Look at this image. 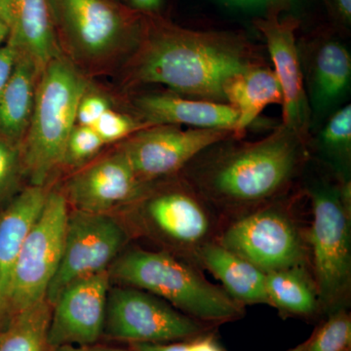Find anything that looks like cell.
I'll return each instance as SVG.
<instances>
[{
	"mask_svg": "<svg viewBox=\"0 0 351 351\" xmlns=\"http://www.w3.org/2000/svg\"><path fill=\"white\" fill-rule=\"evenodd\" d=\"M134 64V78L197 100L225 101L228 78L251 66L237 38L182 29L156 21L147 25Z\"/></svg>",
	"mask_w": 351,
	"mask_h": 351,
	"instance_id": "obj_1",
	"label": "cell"
},
{
	"mask_svg": "<svg viewBox=\"0 0 351 351\" xmlns=\"http://www.w3.org/2000/svg\"><path fill=\"white\" fill-rule=\"evenodd\" d=\"M302 159V138L282 125L269 137L226 152L205 166L198 172V193L226 223L274 202L292 182Z\"/></svg>",
	"mask_w": 351,
	"mask_h": 351,
	"instance_id": "obj_2",
	"label": "cell"
},
{
	"mask_svg": "<svg viewBox=\"0 0 351 351\" xmlns=\"http://www.w3.org/2000/svg\"><path fill=\"white\" fill-rule=\"evenodd\" d=\"M110 277L167 302L193 319L219 327L243 318L246 309L203 270L168 251L132 249L112 263Z\"/></svg>",
	"mask_w": 351,
	"mask_h": 351,
	"instance_id": "obj_3",
	"label": "cell"
},
{
	"mask_svg": "<svg viewBox=\"0 0 351 351\" xmlns=\"http://www.w3.org/2000/svg\"><path fill=\"white\" fill-rule=\"evenodd\" d=\"M87 89L86 80L62 55L41 71L21 157L32 186H43L62 165L64 147L76 125L78 104Z\"/></svg>",
	"mask_w": 351,
	"mask_h": 351,
	"instance_id": "obj_4",
	"label": "cell"
},
{
	"mask_svg": "<svg viewBox=\"0 0 351 351\" xmlns=\"http://www.w3.org/2000/svg\"><path fill=\"white\" fill-rule=\"evenodd\" d=\"M313 221L307 228L309 265L323 317L348 308L351 297L350 184H313L307 191Z\"/></svg>",
	"mask_w": 351,
	"mask_h": 351,
	"instance_id": "obj_5",
	"label": "cell"
},
{
	"mask_svg": "<svg viewBox=\"0 0 351 351\" xmlns=\"http://www.w3.org/2000/svg\"><path fill=\"white\" fill-rule=\"evenodd\" d=\"M218 242L265 274L309 265L307 228L290 207L274 201L226 221Z\"/></svg>",
	"mask_w": 351,
	"mask_h": 351,
	"instance_id": "obj_6",
	"label": "cell"
},
{
	"mask_svg": "<svg viewBox=\"0 0 351 351\" xmlns=\"http://www.w3.org/2000/svg\"><path fill=\"white\" fill-rule=\"evenodd\" d=\"M68 204L62 193H48L14 265L7 295V322L16 313L46 300L63 253Z\"/></svg>",
	"mask_w": 351,
	"mask_h": 351,
	"instance_id": "obj_7",
	"label": "cell"
},
{
	"mask_svg": "<svg viewBox=\"0 0 351 351\" xmlns=\"http://www.w3.org/2000/svg\"><path fill=\"white\" fill-rule=\"evenodd\" d=\"M135 202L140 203L138 213L145 230L169 245L171 253L196 265L201 248L218 240L225 223L199 193L188 189L144 193Z\"/></svg>",
	"mask_w": 351,
	"mask_h": 351,
	"instance_id": "obj_8",
	"label": "cell"
},
{
	"mask_svg": "<svg viewBox=\"0 0 351 351\" xmlns=\"http://www.w3.org/2000/svg\"><path fill=\"white\" fill-rule=\"evenodd\" d=\"M218 327L193 319L140 289L110 288L104 336L130 345L182 341Z\"/></svg>",
	"mask_w": 351,
	"mask_h": 351,
	"instance_id": "obj_9",
	"label": "cell"
},
{
	"mask_svg": "<svg viewBox=\"0 0 351 351\" xmlns=\"http://www.w3.org/2000/svg\"><path fill=\"white\" fill-rule=\"evenodd\" d=\"M55 27L71 49L88 62H101L140 34L134 14L110 0H49Z\"/></svg>",
	"mask_w": 351,
	"mask_h": 351,
	"instance_id": "obj_10",
	"label": "cell"
},
{
	"mask_svg": "<svg viewBox=\"0 0 351 351\" xmlns=\"http://www.w3.org/2000/svg\"><path fill=\"white\" fill-rule=\"evenodd\" d=\"M129 240L125 228L108 214H69L61 262L46 293L52 306L71 283L108 270Z\"/></svg>",
	"mask_w": 351,
	"mask_h": 351,
	"instance_id": "obj_11",
	"label": "cell"
},
{
	"mask_svg": "<svg viewBox=\"0 0 351 351\" xmlns=\"http://www.w3.org/2000/svg\"><path fill=\"white\" fill-rule=\"evenodd\" d=\"M232 132L221 129L179 128L156 125L129 137L120 151L145 184L175 174L208 147L226 140Z\"/></svg>",
	"mask_w": 351,
	"mask_h": 351,
	"instance_id": "obj_12",
	"label": "cell"
},
{
	"mask_svg": "<svg viewBox=\"0 0 351 351\" xmlns=\"http://www.w3.org/2000/svg\"><path fill=\"white\" fill-rule=\"evenodd\" d=\"M110 279L106 270L71 283L60 294L51 306L49 350L94 345L104 336Z\"/></svg>",
	"mask_w": 351,
	"mask_h": 351,
	"instance_id": "obj_13",
	"label": "cell"
},
{
	"mask_svg": "<svg viewBox=\"0 0 351 351\" xmlns=\"http://www.w3.org/2000/svg\"><path fill=\"white\" fill-rule=\"evenodd\" d=\"M145 186L119 149L73 176L64 197L77 211L108 214L138 200Z\"/></svg>",
	"mask_w": 351,
	"mask_h": 351,
	"instance_id": "obj_14",
	"label": "cell"
},
{
	"mask_svg": "<svg viewBox=\"0 0 351 351\" xmlns=\"http://www.w3.org/2000/svg\"><path fill=\"white\" fill-rule=\"evenodd\" d=\"M272 7L267 17L257 21V27L267 41L274 73L282 90L283 126L302 138L308 119V106L295 43L297 22L293 18L280 19L279 5Z\"/></svg>",
	"mask_w": 351,
	"mask_h": 351,
	"instance_id": "obj_15",
	"label": "cell"
},
{
	"mask_svg": "<svg viewBox=\"0 0 351 351\" xmlns=\"http://www.w3.org/2000/svg\"><path fill=\"white\" fill-rule=\"evenodd\" d=\"M0 19L8 31L7 41L31 58L40 73L61 55L49 0H0Z\"/></svg>",
	"mask_w": 351,
	"mask_h": 351,
	"instance_id": "obj_16",
	"label": "cell"
},
{
	"mask_svg": "<svg viewBox=\"0 0 351 351\" xmlns=\"http://www.w3.org/2000/svg\"><path fill=\"white\" fill-rule=\"evenodd\" d=\"M138 112L149 125H186L234 131L237 113L221 101L193 100L178 95H147L137 101Z\"/></svg>",
	"mask_w": 351,
	"mask_h": 351,
	"instance_id": "obj_17",
	"label": "cell"
},
{
	"mask_svg": "<svg viewBox=\"0 0 351 351\" xmlns=\"http://www.w3.org/2000/svg\"><path fill=\"white\" fill-rule=\"evenodd\" d=\"M47 195L44 186H29L0 213V329L7 323V295L14 265Z\"/></svg>",
	"mask_w": 351,
	"mask_h": 351,
	"instance_id": "obj_18",
	"label": "cell"
},
{
	"mask_svg": "<svg viewBox=\"0 0 351 351\" xmlns=\"http://www.w3.org/2000/svg\"><path fill=\"white\" fill-rule=\"evenodd\" d=\"M197 265L218 279L226 294L241 306H269L265 288L267 274L234 252L228 250L218 240L201 248L197 255Z\"/></svg>",
	"mask_w": 351,
	"mask_h": 351,
	"instance_id": "obj_19",
	"label": "cell"
},
{
	"mask_svg": "<svg viewBox=\"0 0 351 351\" xmlns=\"http://www.w3.org/2000/svg\"><path fill=\"white\" fill-rule=\"evenodd\" d=\"M269 306L279 315L308 322L323 318L319 294L311 265H300L267 272L265 277Z\"/></svg>",
	"mask_w": 351,
	"mask_h": 351,
	"instance_id": "obj_20",
	"label": "cell"
},
{
	"mask_svg": "<svg viewBox=\"0 0 351 351\" xmlns=\"http://www.w3.org/2000/svg\"><path fill=\"white\" fill-rule=\"evenodd\" d=\"M223 96L237 113L233 134L243 133L270 105L281 104L283 95L274 71L250 66L228 78Z\"/></svg>",
	"mask_w": 351,
	"mask_h": 351,
	"instance_id": "obj_21",
	"label": "cell"
},
{
	"mask_svg": "<svg viewBox=\"0 0 351 351\" xmlns=\"http://www.w3.org/2000/svg\"><path fill=\"white\" fill-rule=\"evenodd\" d=\"M40 73L31 58L20 55L10 80L0 95V135L4 140L17 142L25 137Z\"/></svg>",
	"mask_w": 351,
	"mask_h": 351,
	"instance_id": "obj_22",
	"label": "cell"
},
{
	"mask_svg": "<svg viewBox=\"0 0 351 351\" xmlns=\"http://www.w3.org/2000/svg\"><path fill=\"white\" fill-rule=\"evenodd\" d=\"M51 311L44 300L13 315L0 329V351H49Z\"/></svg>",
	"mask_w": 351,
	"mask_h": 351,
	"instance_id": "obj_23",
	"label": "cell"
},
{
	"mask_svg": "<svg viewBox=\"0 0 351 351\" xmlns=\"http://www.w3.org/2000/svg\"><path fill=\"white\" fill-rule=\"evenodd\" d=\"M314 94L321 106L339 98L350 84L351 58L336 41L323 44L316 54L313 69Z\"/></svg>",
	"mask_w": 351,
	"mask_h": 351,
	"instance_id": "obj_24",
	"label": "cell"
},
{
	"mask_svg": "<svg viewBox=\"0 0 351 351\" xmlns=\"http://www.w3.org/2000/svg\"><path fill=\"white\" fill-rule=\"evenodd\" d=\"M288 351H351V314L341 308L318 321L309 338Z\"/></svg>",
	"mask_w": 351,
	"mask_h": 351,
	"instance_id": "obj_25",
	"label": "cell"
},
{
	"mask_svg": "<svg viewBox=\"0 0 351 351\" xmlns=\"http://www.w3.org/2000/svg\"><path fill=\"white\" fill-rule=\"evenodd\" d=\"M321 144L332 156L348 160L351 147V106L334 113L321 134Z\"/></svg>",
	"mask_w": 351,
	"mask_h": 351,
	"instance_id": "obj_26",
	"label": "cell"
},
{
	"mask_svg": "<svg viewBox=\"0 0 351 351\" xmlns=\"http://www.w3.org/2000/svg\"><path fill=\"white\" fill-rule=\"evenodd\" d=\"M105 145L92 127L75 125L64 147L62 165L80 167L93 158Z\"/></svg>",
	"mask_w": 351,
	"mask_h": 351,
	"instance_id": "obj_27",
	"label": "cell"
},
{
	"mask_svg": "<svg viewBox=\"0 0 351 351\" xmlns=\"http://www.w3.org/2000/svg\"><path fill=\"white\" fill-rule=\"evenodd\" d=\"M147 122H138L124 113L115 112L112 108L101 115L92 128L100 136L106 145L131 137L137 132L149 127Z\"/></svg>",
	"mask_w": 351,
	"mask_h": 351,
	"instance_id": "obj_28",
	"label": "cell"
},
{
	"mask_svg": "<svg viewBox=\"0 0 351 351\" xmlns=\"http://www.w3.org/2000/svg\"><path fill=\"white\" fill-rule=\"evenodd\" d=\"M131 348L136 351H226L219 341L217 330L182 341L164 343H138L132 345Z\"/></svg>",
	"mask_w": 351,
	"mask_h": 351,
	"instance_id": "obj_29",
	"label": "cell"
},
{
	"mask_svg": "<svg viewBox=\"0 0 351 351\" xmlns=\"http://www.w3.org/2000/svg\"><path fill=\"white\" fill-rule=\"evenodd\" d=\"M110 104L104 95L86 90L78 104L76 125L93 127L108 110Z\"/></svg>",
	"mask_w": 351,
	"mask_h": 351,
	"instance_id": "obj_30",
	"label": "cell"
},
{
	"mask_svg": "<svg viewBox=\"0 0 351 351\" xmlns=\"http://www.w3.org/2000/svg\"><path fill=\"white\" fill-rule=\"evenodd\" d=\"M20 156L10 142L0 138V198L10 191L20 167Z\"/></svg>",
	"mask_w": 351,
	"mask_h": 351,
	"instance_id": "obj_31",
	"label": "cell"
},
{
	"mask_svg": "<svg viewBox=\"0 0 351 351\" xmlns=\"http://www.w3.org/2000/svg\"><path fill=\"white\" fill-rule=\"evenodd\" d=\"M20 55V51L7 40L0 47V95L13 75Z\"/></svg>",
	"mask_w": 351,
	"mask_h": 351,
	"instance_id": "obj_32",
	"label": "cell"
},
{
	"mask_svg": "<svg viewBox=\"0 0 351 351\" xmlns=\"http://www.w3.org/2000/svg\"><path fill=\"white\" fill-rule=\"evenodd\" d=\"M49 351H136L131 348V350H124V348H110V346H64L60 348H52Z\"/></svg>",
	"mask_w": 351,
	"mask_h": 351,
	"instance_id": "obj_33",
	"label": "cell"
},
{
	"mask_svg": "<svg viewBox=\"0 0 351 351\" xmlns=\"http://www.w3.org/2000/svg\"><path fill=\"white\" fill-rule=\"evenodd\" d=\"M130 2L138 10L151 13L159 8L162 0H130Z\"/></svg>",
	"mask_w": 351,
	"mask_h": 351,
	"instance_id": "obj_34",
	"label": "cell"
},
{
	"mask_svg": "<svg viewBox=\"0 0 351 351\" xmlns=\"http://www.w3.org/2000/svg\"><path fill=\"white\" fill-rule=\"evenodd\" d=\"M234 3L239 4V5L244 6H253V5H280V2L285 1V0H230Z\"/></svg>",
	"mask_w": 351,
	"mask_h": 351,
	"instance_id": "obj_35",
	"label": "cell"
},
{
	"mask_svg": "<svg viewBox=\"0 0 351 351\" xmlns=\"http://www.w3.org/2000/svg\"><path fill=\"white\" fill-rule=\"evenodd\" d=\"M335 3L341 17L346 21H350L351 0H335Z\"/></svg>",
	"mask_w": 351,
	"mask_h": 351,
	"instance_id": "obj_36",
	"label": "cell"
},
{
	"mask_svg": "<svg viewBox=\"0 0 351 351\" xmlns=\"http://www.w3.org/2000/svg\"><path fill=\"white\" fill-rule=\"evenodd\" d=\"M7 38H8V31H7L6 25L0 19V47L5 43Z\"/></svg>",
	"mask_w": 351,
	"mask_h": 351,
	"instance_id": "obj_37",
	"label": "cell"
}]
</instances>
